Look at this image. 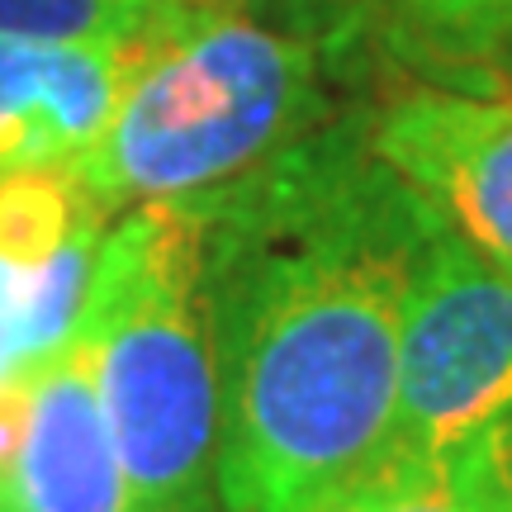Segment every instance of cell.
Segmentation results:
<instances>
[{"label":"cell","mask_w":512,"mask_h":512,"mask_svg":"<svg viewBox=\"0 0 512 512\" xmlns=\"http://www.w3.org/2000/svg\"><path fill=\"white\" fill-rule=\"evenodd\" d=\"M498 446H512V275L437 228L403 313L384 470H446Z\"/></svg>","instance_id":"cell-4"},{"label":"cell","mask_w":512,"mask_h":512,"mask_svg":"<svg viewBox=\"0 0 512 512\" xmlns=\"http://www.w3.org/2000/svg\"><path fill=\"white\" fill-rule=\"evenodd\" d=\"M15 512H138L110 422L100 408L91 356L67 342L29 370V413L10 470Z\"/></svg>","instance_id":"cell-7"},{"label":"cell","mask_w":512,"mask_h":512,"mask_svg":"<svg viewBox=\"0 0 512 512\" xmlns=\"http://www.w3.org/2000/svg\"><path fill=\"white\" fill-rule=\"evenodd\" d=\"M370 152L470 252L512 275V100L451 86L399 95L370 119Z\"/></svg>","instance_id":"cell-5"},{"label":"cell","mask_w":512,"mask_h":512,"mask_svg":"<svg viewBox=\"0 0 512 512\" xmlns=\"http://www.w3.org/2000/svg\"><path fill=\"white\" fill-rule=\"evenodd\" d=\"M294 19H304V24H328L332 15H342L351 0H280Z\"/></svg>","instance_id":"cell-11"},{"label":"cell","mask_w":512,"mask_h":512,"mask_svg":"<svg viewBox=\"0 0 512 512\" xmlns=\"http://www.w3.org/2000/svg\"><path fill=\"white\" fill-rule=\"evenodd\" d=\"M0 512H10V498H5V489H0Z\"/></svg>","instance_id":"cell-12"},{"label":"cell","mask_w":512,"mask_h":512,"mask_svg":"<svg viewBox=\"0 0 512 512\" xmlns=\"http://www.w3.org/2000/svg\"><path fill=\"white\" fill-rule=\"evenodd\" d=\"M503 512H512V498H508V508H503Z\"/></svg>","instance_id":"cell-13"},{"label":"cell","mask_w":512,"mask_h":512,"mask_svg":"<svg viewBox=\"0 0 512 512\" xmlns=\"http://www.w3.org/2000/svg\"><path fill=\"white\" fill-rule=\"evenodd\" d=\"M223 512H318L389 465L403 313L441 223L356 133L200 195Z\"/></svg>","instance_id":"cell-1"},{"label":"cell","mask_w":512,"mask_h":512,"mask_svg":"<svg viewBox=\"0 0 512 512\" xmlns=\"http://www.w3.org/2000/svg\"><path fill=\"white\" fill-rule=\"evenodd\" d=\"M143 38L48 43L0 34V176L72 171L110 128Z\"/></svg>","instance_id":"cell-6"},{"label":"cell","mask_w":512,"mask_h":512,"mask_svg":"<svg viewBox=\"0 0 512 512\" xmlns=\"http://www.w3.org/2000/svg\"><path fill=\"white\" fill-rule=\"evenodd\" d=\"M5 498H10V489H5ZM10 512H15V508H10Z\"/></svg>","instance_id":"cell-14"},{"label":"cell","mask_w":512,"mask_h":512,"mask_svg":"<svg viewBox=\"0 0 512 512\" xmlns=\"http://www.w3.org/2000/svg\"><path fill=\"white\" fill-rule=\"evenodd\" d=\"M76 342L91 356L133 508L223 512L200 204H138L105 228Z\"/></svg>","instance_id":"cell-3"},{"label":"cell","mask_w":512,"mask_h":512,"mask_svg":"<svg viewBox=\"0 0 512 512\" xmlns=\"http://www.w3.org/2000/svg\"><path fill=\"white\" fill-rule=\"evenodd\" d=\"M318 512H494L465 470H384Z\"/></svg>","instance_id":"cell-10"},{"label":"cell","mask_w":512,"mask_h":512,"mask_svg":"<svg viewBox=\"0 0 512 512\" xmlns=\"http://www.w3.org/2000/svg\"><path fill=\"white\" fill-rule=\"evenodd\" d=\"M370 10L403 57L484 67L512 53V0H370Z\"/></svg>","instance_id":"cell-8"},{"label":"cell","mask_w":512,"mask_h":512,"mask_svg":"<svg viewBox=\"0 0 512 512\" xmlns=\"http://www.w3.org/2000/svg\"><path fill=\"white\" fill-rule=\"evenodd\" d=\"M323 114L318 43L223 0H190L143 38L100 143L67 171L110 219L200 200L309 138Z\"/></svg>","instance_id":"cell-2"},{"label":"cell","mask_w":512,"mask_h":512,"mask_svg":"<svg viewBox=\"0 0 512 512\" xmlns=\"http://www.w3.org/2000/svg\"><path fill=\"white\" fill-rule=\"evenodd\" d=\"M190 0H0V34L48 43H128Z\"/></svg>","instance_id":"cell-9"}]
</instances>
